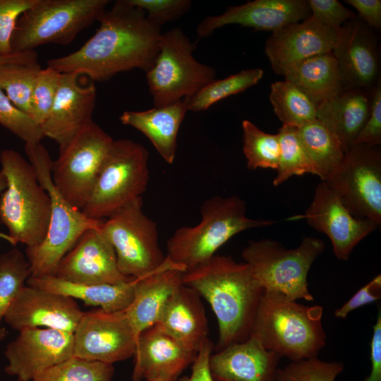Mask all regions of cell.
Segmentation results:
<instances>
[{
    "label": "cell",
    "instance_id": "51",
    "mask_svg": "<svg viewBox=\"0 0 381 381\" xmlns=\"http://www.w3.org/2000/svg\"><path fill=\"white\" fill-rule=\"evenodd\" d=\"M178 377L173 375H164L147 381H175Z\"/></svg>",
    "mask_w": 381,
    "mask_h": 381
},
{
    "label": "cell",
    "instance_id": "18",
    "mask_svg": "<svg viewBox=\"0 0 381 381\" xmlns=\"http://www.w3.org/2000/svg\"><path fill=\"white\" fill-rule=\"evenodd\" d=\"M99 226L81 235L58 263L54 276L85 284H117L133 279L120 272L114 249Z\"/></svg>",
    "mask_w": 381,
    "mask_h": 381
},
{
    "label": "cell",
    "instance_id": "16",
    "mask_svg": "<svg viewBox=\"0 0 381 381\" xmlns=\"http://www.w3.org/2000/svg\"><path fill=\"white\" fill-rule=\"evenodd\" d=\"M296 219H305L310 226L328 236L334 254L340 260H348L357 244L378 226L370 219L352 215L323 181L317 186L304 214L292 218Z\"/></svg>",
    "mask_w": 381,
    "mask_h": 381
},
{
    "label": "cell",
    "instance_id": "34",
    "mask_svg": "<svg viewBox=\"0 0 381 381\" xmlns=\"http://www.w3.org/2000/svg\"><path fill=\"white\" fill-rule=\"evenodd\" d=\"M30 276V264L19 249L13 248L0 255V342L7 334L1 321Z\"/></svg>",
    "mask_w": 381,
    "mask_h": 381
},
{
    "label": "cell",
    "instance_id": "29",
    "mask_svg": "<svg viewBox=\"0 0 381 381\" xmlns=\"http://www.w3.org/2000/svg\"><path fill=\"white\" fill-rule=\"evenodd\" d=\"M137 278L117 284H85L74 283L54 275L30 276L26 285L51 291L73 299H79L89 306L107 312L125 310L131 303Z\"/></svg>",
    "mask_w": 381,
    "mask_h": 381
},
{
    "label": "cell",
    "instance_id": "17",
    "mask_svg": "<svg viewBox=\"0 0 381 381\" xmlns=\"http://www.w3.org/2000/svg\"><path fill=\"white\" fill-rule=\"evenodd\" d=\"M332 52L344 90L372 91L380 80L377 38L358 16L342 25Z\"/></svg>",
    "mask_w": 381,
    "mask_h": 381
},
{
    "label": "cell",
    "instance_id": "39",
    "mask_svg": "<svg viewBox=\"0 0 381 381\" xmlns=\"http://www.w3.org/2000/svg\"><path fill=\"white\" fill-rule=\"evenodd\" d=\"M344 370L337 361H325L318 357L291 361L278 368L275 381H334Z\"/></svg>",
    "mask_w": 381,
    "mask_h": 381
},
{
    "label": "cell",
    "instance_id": "11",
    "mask_svg": "<svg viewBox=\"0 0 381 381\" xmlns=\"http://www.w3.org/2000/svg\"><path fill=\"white\" fill-rule=\"evenodd\" d=\"M99 228L113 246L119 269L126 277L147 275L167 260L159 247L157 225L143 210L142 197L116 210Z\"/></svg>",
    "mask_w": 381,
    "mask_h": 381
},
{
    "label": "cell",
    "instance_id": "27",
    "mask_svg": "<svg viewBox=\"0 0 381 381\" xmlns=\"http://www.w3.org/2000/svg\"><path fill=\"white\" fill-rule=\"evenodd\" d=\"M373 90H343L317 106L316 119L337 138L344 153L353 145L368 118Z\"/></svg>",
    "mask_w": 381,
    "mask_h": 381
},
{
    "label": "cell",
    "instance_id": "36",
    "mask_svg": "<svg viewBox=\"0 0 381 381\" xmlns=\"http://www.w3.org/2000/svg\"><path fill=\"white\" fill-rule=\"evenodd\" d=\"M279 158L273 185L278 186L293 176L315 175L314 167L296 133V128L282 125L279 129Z\"/></svg>",
    "mask_w": 381,
    "mask_h": 381
},
{
    "label": "cell",
    "instance_id": "45",
    "mask_svg": "<svg viewBox=\"0 0 381 381\" xmlns=\"http://www.w3.org/2000/svg\"><path fill=\"white\" fill-rule=\"evenodd\" d=\"M381 144V80L372 92L368 118L353 145L377 146Z\"/></svg>",
    "mask_w": 381,
    "mask_h": 381
},
{
    "label": "cell",
    "instance_id": "3",
    "mask_svg": "<svg viewBox=\"0 0 381 381\" xmlns=\"http://www.w3.org/2000/svg\"><path fill=\"white\" fill-rule=\"evenodd\" d=\"M322 315L320 306H304L263 291L250 335L265 349L291 361L317 357L326 345Z\"/></svg>",
    "mask_w": 381,
    "mask_h": 381
},
{
    "label": "cell",
    "instance_id": "38",
    "mask_svg": "<svg viewBox=\"0 0 381 381\" xmlns=\"http://www.w3.org/2000/svg\"><path fill=\"white\" fill-rule=\"evenodd\" d=\"M113 365L72 357L52 366L31 381H111Z\"/></svg>",
    "mask_w": 381,
    "mask_h": 381
},
{
    "label": "cell",
    "instance_id": "30",
    "mask_svg": "<svg viewBox=\"0 0 381 381\" xmlns=\"http://www.w3.org/2000/svg\"><path fill=\"white\" fill-rule=\"evenodd\" d=\"M284 76L316 106L344 90L332 52L306 59L291 67Z\"/></svg>",
    "mask_w": 381,
    "mask_h": 381
},
{
    "label": "cell",
    "instance_id": "48",
    "mask_svg": "<svg viewBox=\"0 0 381 381\" xmlns=\"http://www.w3.org/2000/svg\"><path fill=\"white\" fill-rule=\"evenodd\" d=\"M353 7L358 17L370 28L378 30L381 28L380 0H346Z\"/></svg>",
    "mask_w": 381,
    "mask_h": 381
},
{
    "label": "cell",
    "instance_id": "43",
    "mask_svg": "<svg viewBox=\"0 0 381 381\" xmlns=\"http://www.w3.org/2000/svg\"><path fill=\"white\" fill-rule=\"evenodd\" d=\"M39 0H0V55L12 54L11 38L17 21L27 10Z\"/></svg>",
    "mask_w": 381,
    "mask_h": 381
},
{
    "label": "cell",
    "instance_id": "46",
    "mask_svg": "<svg viewBox=\"0 0 381 381\" xmlns=\"http://www.w3.org/2000/svg\"><path fill=\"white\" fill-rule=\"evenodd\" d=\"M381 298V275H377L360 289L348 301L334 312L337 318L345 319L349 313Z\"/></svg>",
    "mask_w": 381,
    "mask_h": 381
},
{
    "label": "cell",
    "instance_id": "42",
    "mask_svg": "<svg viewBox=\"0 0 381 381\" xmlns=\"http://www.w3.org/2000/svg\"><path fill=\"white\" fill-rule=\"evenodd\" d=\"M143 9L147 20L161 28L164 23L175 20L186 13L191 6L190 0H128Z\"/></svg>",
    "mask_w": 381,
    "mask_h": 381
},
{
    "label": "cell",
    "instance_id": "5",
    "mask_svg": "<svg viewBox=\"0 0 381 381\" xmlns=\"http://www.w3.org/2000/svg\"><path fill=\"white\" fill-rule=\"evenodd\" d=\"M246 213V203L237 195H216L205 200L200 206V222L174 232L167 242L166 257L186 272L207 261L236 234L274 223L251 219Z\"/></svg>",
    "mask_w": 381,
    "mask_h": 381
},
{
    "label": "cell",
    "instance_id": "10",
    "mask_svg": "<svg viewBox=\"0 0 381 381\" xmlns=\"http://www.w3.org/2000/svg\"><path fill=\"white\" fill-rule=\"evenodd\" d=\"M195 43L178 28L162 33L159 51L146 78L155 107L192 96L215 80V70L198 61Z\"/></svg>",
    "mask_w": 381,
    "mask_h": 381
},
{
    "label": "cell",
    "instance_id": "47",
    "mask_svg": "<svg viewBox=\"0 0 381 381\" xmlns=\"http://www.w3.org/2000/svg\"><path fill=\"white\" fill-rule=\"evenodd\" d=\"M213 346V343L210 339L207 340L197 352L192 363L190 375L178 377L175 381H213L209 368V360Z\"/></svg>",
    "mask_w": 381,
    "mask_h": 381
},
{
    "label": "cell",
    "instance_id": "24",
    "mask_svg": "<svg viewBox=\"0 0 381 381\" xmlns=\"http://www.w3.org/2000/svg\"><path fill=\"white\" fill-rule=\"evenodd\" d=\"M196 355L155 325L137 337L132 380L147 381L164 375L179 377L192 365Z\"/></svg>",
    "mask_w": 381,
    "mask_h": 381
},
{
    "label": "cell",
    "instance_id": "52",
    "mask_svg": "<svg viewBox=\"0 0 381 381\" xmlns=\"http://www.w3.org/2000/svg\"><path fill=\"white\" fill-rule=\"evenodd\" d=\"M6 186V181L4 175L0 171V193L5 189Z\"/></svg>",
    "mask_w": 381,
    "mask_h": 381
},
{
    "label": "cell",
    "instance_id": "6",
    "mask_svg": "<svg viewBox=\"0 0 381 381\" xmlns=\"http://www.w3.org/2000/svg\"><path fill=\"white\" fill-rule=\"evenodd\" d=\"M24 148L40 183L51 200V216L47 235L39 245L26 248L25 257L30 264L31 276L54 275L59 261L81 235L89 229L99 227L103 220L88 218L57 190L52 179L53 160L41 143L25 144Z\"/></svg>",
    "mask_w": 381,
    "mask_h": 381
},
{
    "label": "cell",
    "instance_id": "1",
    "mask_svg": "<svg viewBox=\"0 0 381 381\" xmlns=\"http://www.w3.org/2000/svg\"><path fill=\"white\" fill-rule=\"evenodd\" d=\"M97 20L99 28L80 49L49 59L47 66L97 82L135 68L145 73L151 68L159 51L162 32L143 9L128 0H119Z\"/></svg>",
    "mask_w": 381,
    "mask_h": 381
},
{
    "label": "cell",
    "instance_id": "15",
    "mask_svg": "<svg viewBox=\"0 0 381 381\" xmlns=\"http://www.w3.org/2000/svg\"><path fill=\"white\" fill-rule=\"evenodd\" d=\"M6 347V374L31 381L44 370L74 356L73 333L50 328H27Z\"/></svg>",
    "mask_w": 381,
    "mask_h": 381
},
{
    "label": "cell",
    "instance_id": "28",
    "mask_svg": "<svg viewBox=\"0 0 381 381\" xmlns=\"http://www.w3.org/2000/svg\"><path fill=\"white\" fill-rule=\"evenodd\" d=\"M187 109L183 100L145 111H125L121 123L130 126L145 135L162 158L168 164L174 162L177 135Z\"/></svg>",
    "mask_w": 381,
    "mask_h": 381
},
{
    "label": "cell",
    "instance_id": "4",
    "mask_svg": "<svg viewBox=\"0 0 381 381\" xmlns=\"http://www.w3.org/2000/svg\"><path fill=\"white\" fill-rule=\"evenodd\" d=\"M0 171L6 186L0 193V221L7 229L1 236L16 246L39 245L49 226L51 200L40 183L33 167L18 152H0Z\"/></svg>",
    "mask_w": 381,
    "mask_h": 381
},
{
    "label": "cell",
    "instance_id": "13",
    "mask_svg": "<svg viewBox=\"0 0 381 381\" xmlns=\"http://www.w3.org/2000/svg\"><path fill=\"white\" fill-rule=\"evenodd\" d=\"M353 145L325 182L357 218L381 224V150Z\"/></svg>",
    "mask_w": 381,
    "mask_h": 381
},
{
    "label": "cell",
    "instance_id": "50",
    "mask_svg": "<svg viewBox=\"0 0 381 381\" xmlns=\"http://www.w3.org/2000/svg\"><path fill=\"white\" fill-rule=\"evenodd\" d=\"M37 61V53L35 50L12 53L7 56L0 55V65L8 63H32Z\"/></svg>",
    "mask_w": 381,
    "mask_h": 381
},
{
    "label": "cell",
    "instance_id": "35",
    "mask_svg": "<svg viewBox=\"0 0 381 381\" xmlns=\"http://www.w3.org/2000/svg\"><path fill=\"white\" fill-rule=\"evenodd\" d=\"M41 69L38 61L0 65V88L15 106L29 115L32 90Z\"/></svg>",
    "mask_w": 381,
    "mask_h": 381
},
{
    "label": "cell",
    "instance_id": "23",
    "mask_svg": "<svg viewBox=\"0 0 381 381\" xmlns=\"http://www.w3.org/2000/svg\"><path fill=\"white\" fill-rule=\"evenodd\" d=\"M280 358L250 335L212 353L209 368L213 381H275Z\"/></svg>",
    "mask_w": 381,
    "mask_h": 381
},
{
    "label": "cell",
    "instance_id": "25",
    "mask_svg": "<svg viewBox=\"0 0 381 381\" xmlns=\"http://www.w3.org/2000/svg\"><path fill=\"white\" fill-rule=\"evenodd\" d=\"M183 272L167 258L158 269L137 278L133 300L123 310L137 337L157 322L171 296L183 284Z\"/></svg>",
    "mask_w": 381,
    "mask_h": 381
},
{
    "label": "cell",
    "instance_id": "32",
    "mask_svg": "<svg viewBox=\"0 0 381 381\" xmlns=\"http://www.w3.org/2000/svg\"><path fill=\"white\" fill-rule=\"evenodd\" d=\"M270 100L282 125L298 128L316 119L315 104L289 80L272 83Z\"/></svg>",
    "mask_w": 381,
    "mask_h": 381
},
{
    "label": "cell",
    "instance_id": "20",
    "mask_svg": "<svg viewBox=\"0 0 381 381\" xmlns=\"http://www.w3.org/2000/svg\"><path fill=\"white\" fill-rule=\"evenodd\" d=\"M337 32L323 25L311 15L272 32L265 53L274 72L285 73L298 63L321 54L332 52Z\"/></svg>",
    "mask_w": 381,
    "mask_h": 381
},
{
    "label": "cell",
    "instance_id": "21",
    "mask_svg": "<svg viewBox=\"0 0 381 381\" xmlns=\"http://www.w3.org/2000/svg\"><path fill=\"white\" fill-rule=\"evenodd\" d=\"M310 16L307 0H255L227 7L220 15L206 16L198 24L196 33L199 38L207 37L216 29L230 24L273 32Z\"/></svg>",
    "mask_w": 381,
    "mask_h": 381
},
{
    "label": "cell",
    "instance_id": "2",
    "mask_svg": "<svg viewBox=\"0 0 381 381\" xmlns=\"http://www.w3.org/2000/svg\"><path fill=\"white\" fill-rule=\"evenodd\" d=\"M182 283L203 297L214 312L218 323L217 351L249 338L263 289L246 263L214 255L183 272Z\"/></svg>",
    "mask_w": 381,
    "mask_h": 381
},
{
    "label": "cell",
    "instance_id": "41",
    "mask_svg": "<svg viewBox=\"0 0 381 381\" xmlns=\"http://www.w3.org/2000/svg\"><path fill=\"white\" fill-rule=\"evenodd\" d=\"M61 73L47 66L41 69L31 97L30 116L40 127L47 119L60 83Z\"/></svg>",
    "mask_w": 381,
    "mask_h": 381
},
{
    "label": "cell",
    "instance_id": "8",
    "mask_svg": "<svg viewBox=\"0 0 381 381\" xmlns=\"http://www.w3.org/2000/svg\"><path fill=\"white\" fill-rule=\"evenodd\" d=\"M149 152L130 139L114 140L102 162L91 195L81 211L88 218L103 220L140 198L150 179Z\"/></svg>",
    "mask_w": 381,
    "mask_h": 381
},
{
    "label": "cell",
    "instance_id": "26",
    "mask_svg": "<svg viewBox=\"0 0 381 381\" xmlns=\"http://www.w3.org/2000/svg\"><path fill=\"white\" fill-rule=\"evenodd\" d=\"M186 349L197 353L209 340V327L199 294L182 284L155 324Z\"/></svg>",
    "mask_w": 381,
    "mask_h": 381
},
{
    "label": "cell",
    "instance_id": "49",
    "mask_svg": "<svg viewBox=\"0 0 381 381\" xmlns=\"http://www.w3.org/2000/svg\"><path fill=\"white\" fill-rule=\"evenodd\" d=\"M378 310L370 341L371 370L363 381H381V310Z\"/></svg>",
    "mask_w": 381,
    "mask_h": 381
},
{
    "label": "cell",
    "instance_id": "9",
    "mask_svg": "<svg viewBox=\"0 0 381 381\" xmlns=\"http://www.w3.org/2000/svg\"><path fill=\"white\" fill-rule=\"evenodd\" d=\"M107 0H39L18 18L12 53L46 44H68L106 9Z\"/></svg>",
    "mask_w": 381,
    "mask_h": 381
},
{
    "label": "cell",
    "instance_id": "12",
    "mask_svg": "<svg viewBox=\"0 0 381 381\" xmlns=\"http://www.w3.org/2000/svg\"><path fill=\"white\" fill-rule=\"evenodd\" d=\"M113 141L91 120L59 146V156L52 162V179L57 190L74 207L81 210L87 202Z\"/></svg>",
    "mask_w": 381,
    "mask_h": 381
},
{
    "label": "cell",
    "instance_id": "14",
    "mask_svg": "<svg viewBox=\"0 0 381 381\" xmlns=\"http://www.w3.org/2000/svg\"><path fill=\"white\" fill-rule=\"evenodd\" d=\"M135 334L124 310L83 313L74 332V356L111 364L135 353Z\"/></svg>",
    "mask_w": 381,
    "mask_h": 381
},
{
    "label": "cell",
    "instance_id": "22",
    "mask_svg": "<svg viewBox=\"0 0 381 381\" xmlns=\"http://www.w3.org/2000/svg\"><path fill=\"white\" fill-rule=\"evenodd\" d=\"M75 73H61L60 83L52 109L40 126L44 137L59 146L68 142L92 120L96 101L94 83L83 85Z\"/></svg>",
    "mask_w": 381,
    "mask_h": 381
},
{
    "label": "cell",
    "instance_id": "33",
    "mask_svg": "<svg viewBox=\"0 0 381 381\" xmlns=\"http://www.w3.org/2000/svg\"><path fill=\"white\" fill-rule=\"evenodd\" d=\"M263 74L262 69L256 68L241 71L224 79L214 80L192 96L183 99V104L187 111H205L216 102L256 85Z\"/></svg>",
    "mask_w": 381,
    "mask_h": 381
},
{
    "label": "cell",
    "instance_id": "37",
    "mask_svg": "<svg viewBox=\"0 0 381 381\" xmlns=\"http://www.w3.org/2000/svg\"><path fill=\"white\" fill-rule=\"evenodd\" d=\"M243 152L247 167L276 169L279 158V141L277 133L270 134L260 130L248 120L242 121Z\"/></svg>",
    "mask_w": 381,
    "mask_h": 381
},
{
    "label": "cell",
    "instance_id": "44",
    "mask_svg": "<svg viewBox=\"0 0 381 381\" xmlns=\"http://www.w3.org/2000/svg\"><path fill=\"white\" fill-rule=\"evenodd\" d=\"M310 15L337 32L342 25L354 18V12L337 0H308Z\"/></svg>",
    "mask_w": 381,
    "mask_h": 381
},
{
    "label": "cell",
    "instance_id": "31",
    "mask_svg": "<svg viewBox=\"0 0 381 381\" xmlns=\"http://www.w3.org/2000/svg\"><path fill=\"white\" fill-rule=\"evenodd\" d=\"M296 133L314 167L315 175L325 181L344 158L340 143L317 119L296 128Z\"/></svg>",
    "mask_w": 381,
    "mask_h": 381
},
{
    "label": "cell",
    "instance_id": "7",
    "mask_svg": "<svg viewBox=\"0 0 381 381\" xmlns=\"http://www.w3.org/2000/svg\"><path fill=\"white\" fill-rule=\"evenodd\" d=\"M325 246L321 239L310 236L304 237L294 249L274 240L262 239L250 241L241 255L264 292L279 294L293 301H313L307 277Z\"/></svg>",
    "mask_w": 381,
    "mask_h": 381
},
{
    "label": "cell",
    "instance_id": "40",
    "mask_svg": "<svg viewBox=\"0 0 381 381\" xmlns=\"http://www.w3.org/2000/svg\"><path fill=\"white\" fill-rule=\"evenodd\" d=\"M0 124L25 144H37L44 138L29 114L18 109L0 88Z\"/></svg>",
    "mask_w": 381,
    "mask_h": 381
},
{
    "label": "cell",
    "instance_id": "19",
    "mask_svg": "<svg viewBox=\"0 0 381 381\" xmlns=\"http://www.w3.org/2000/svg\"><path fill=\"white\" fill-rule=\"evenodd\" d=\"M83 313L72 298L25 284L4 320L18 331L43 327L73 333Z\"/></svg>",
    "mask_w": 381,
    "mask_h": 381
}]
</instances>
